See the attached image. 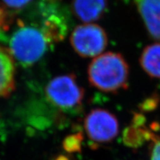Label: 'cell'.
<instances>
[{
	"instance_id": "cell-13",
	"label": "cell",
	"mask_w": 160,
	"mask_h": 160,
	"mask_svg": "<svg viewBox=\"0 0 160 160\" xmlns=\"http://www.w3.org/2000/svg\"><path fill=\"white\" fill-rule=\"evenodd\" d=\"M33 0H2V5L13 12L25 8Z\"/></svg>"
},
{
	"instance_id": "cell-11",
	"label": "cell",
	"mask_w": 160,
	"mask_h": 160,
	"mask_svg": "<svg viewBox=\"0 0 160 160\" xmlns=\"http://www.w3.org/2000/svg\"><path fill=\"white\" fill-rule=\"evenodd\" d=\"M14 22L13 11H10L2 4H0V41H5L7 33Z\"/></svg>"
},
{
	"instance_id": "cell-10",
	"label": "cell",
	"mask_w": 160,
	"mask_h": 160,
	"mask_svg": "<svg viewBox=\"0 0 160 160\" xmlns=\"http://www.w3.org/2000/svg\"><path fill=\"white\" fill-rule=\"evenodd\" d=\"M139 64L150 77L160 79V42L146 46L140 55Z\"/></svg>"
},
{
	"instance_id": "cell-6",
	"label": "cell",
	"mask_w": 160,
	"mask_h": 160,
	"mask_svg": "<svg viewBox=\"0 0 160 160\" xmlns=\"http://www.w3.org/2000/svg\"><path fill=\"white\" fill-rule=\"evenodd\" d=\"M148 33L160 41V0H133Z\"/></svg>"
},
{
	"instance_id": "cell-4",
	"label": "cell",
	"mask_w": 160,
	"mask_h": 160,
	"mask_svg": "<svg viewBox=\"0 0 160 160\" xmlns=\"http://www.w3.org/2000/svg\"><path fill=\"white\" fill-rule=\"evenodd\" d=\"M70 42L78 55L91 58L102 54L108 44V37L101 26L94 23H85L76 26L72 31Z\"/></svg>"
},
{
	"instance_id": "cell-7",
	"label": "cell",
	"mask_w": 160,
	"mask_h": 160,
	"mask_svg": "<svg viewBox=\"0 0 160 160\" xmlns=\"http://www.w3.org/2000/svg\"><path fill=\"white\" fill-rule=\"evenodd\" d=\"M108 0H72L73 14L85 23H93L105 15Z\"/></svg>"
},
{
	"instance_id": "cell-16",
	"label": "cell",
	"mask_w": 160,
	"mask_h": 160,
	"mask_svg": "<svg viewBox=\"0 0 160 160\" xmlns=\"http://www.w3.org/2000/svg\"><path fill=\"white\" fill-rule=\"evenodd\" d=\"M51 160H73L71 159V157L68 154H58L53 156Z\"/></svg>"
},
{
	"instance_id": "cell-1",
	"label": "cell",
	"mask_w": 160,
	"mask_h": 160,
	"mask_svg": "<svg viewBox=\"0 0 160 160\" xmlns=\"http://www.w3.org/2000/svg\"><path fill=\"white\" fill-rule=\"evenodd\" d=\"M88 77L90 84L99 91L117 93L128 88L129 65L122 54L107 52L91 62Z\"/></svg>"
},
{
	"instance_id": "cell-12",
	"label": "cell",
	"mask_w": 160,
	"mask_h": 160,
	"mask_svg": "<svg viewBox=\"0 0 160 160\" xmlns=\"http://www.w3.org/2000/svg\"><path fill=\"white\" fill-rule=\"evenodd\" d=\"M83 142V134L81 132L69 134L64 138L62 148L66 153L72 154L79 153L82 151Z\"/></svg>"
},
{
	"instance_id": "cell-2",
	"label": "cell",
	"mask_w": 160,
	"mask_h": 160,
	"mask_svg": "<svg viewBox=\"0 0 160 160\" xmlns=\"http://www.w3.org/2000/svg\"><path fill=\"white\" fill-rule=\"evenodd\" d=\"M8 50L14 61L22 66H31L44 57L49 40L40 28L17 20V27L8 38Z\"/></svg>"
},
{
	"instance_id": "cell-15",
	"label": "cell",
	"mask_w": 160,
	"mask_h": 160,
	"mask_svg": "<svg viewBox=\"0 0 160 160\" xmlns=\"http://www.w3.org/2000/svg\"><path fill=\"white\" fill-rule=\"evenodd\" d=\"M158 99L156 97L150 98L147 101H145L142 105V110H146V111H149V110L154 109V108L157 105Z\"/></svg>"
},
{
	"instance_id": "cell-8",
	"label": "cell",
	"mask_w": 160,
	"mask_h": 160,
	"mask_svg": "<svg viewBox=\"0 0 160 160\" xmlns=\"http://www.w3.org/2000/svg\"><path fill=\"white\" fill-rule=\"evenodd\" d=\"M145 119L143 115L137 113L132 120L131 125L123 133V142L128 147L138 148L146 142L157 139L154 134L145 127Z\"/></svg>"
},
{
	"instance_id": "cell-3",
	"label": "cell",
	"mask_w": 160,
	"mask_h": 160,
	"mask_svg": "<svg viewBox=\"0 0 160 160\" xmlns=\"http://www.w3.org/2000/svg\"><path fill=\"white\" fill-rule=\"evenodd\" d=\"M45 93L52 105L67 112L77 111L81 108L85 97L84 88L72 73L53 78L46 85Z\"/></svg>"
},
{
	"instance_id": "cell-5",
	"label": "cell",
	"mask_w": 160,
	"mask_h": 160,
	"mask_svg": "<svg viewBox=\"0 0 160 160\" xmlns=\"http://www.w3.org/2000/svg\"><path fill=\"white\" fill-rule=\"evenodd\" d=\"M84 128L93 144L111 143L119 133V123L112 112L104 108L92 109L85 116Z\"/></svg>"
},
{
	"instance_id": "cell-14",
	"label": "cell",
	"mask_w": 160,
	"mask_h": 160,
	"mask_svg": "<svg viewBox=\"0 0 160 160\" xmlns=\"http://www.w3.org/2000/svg\"><path fill=\"white\" fill-rule=\"evenodd\" d=\"M150 160H160V141L157 139L153 141L151 145Z\"/></svg>"
},
{
	"instance_id": "cell-9",
	"label": "cell",
	"mask_w": 160,
	"mask_h": 160,
	"mask_svg": "<svg viewBox=\"0 0 160 160\" xmlns=\"http://www.w3.org/2000/svg\"><path fill=\"white\" fill-rule=\"evenodd\" d=\"M15 61L8 50L0 45V98L8 97L15 89Z\"/></svg>"
}]
</instances>
